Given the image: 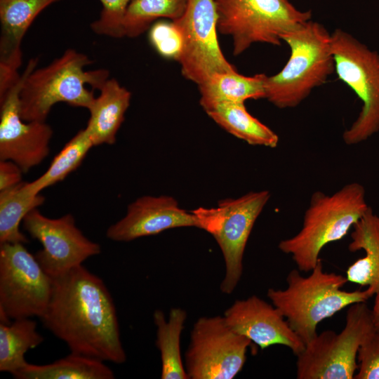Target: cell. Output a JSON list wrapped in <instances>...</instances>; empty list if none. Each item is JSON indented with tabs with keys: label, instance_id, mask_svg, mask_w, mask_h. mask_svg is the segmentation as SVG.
I'll return each instance as SVG.
<instances>
[{
	"label": "cell",
	"instance_id": "6da1fadb",
	"mask_svg": "<svg viewBox=\"0 0 379 379\" xmlns=\"http://www.w3.org/2000/svg\"><path fill=\"white\" fill-rule=\"evenodd\" d=\"M39 319L71 352L118 364L126 360L112 297L103 280L82 265L53 278Z\"/></svg>",
	"mask_w": 379,
	"mask_h": 379
},
{
	"label": "cell",
	"instance_id": "7a4b0ae2",
	"mask_svg": "<svg viewBox=\"0 0 379 379\" xmlns=\"http://www.w3.org/2000/svg\"><path fill=\"white\" fill-rule=\"evenodd\" d=\"M37 62L38 58H32L27 64V73L19 93L20 116L25 121H46L58 102L88 109L95 97L87 86L98 90L109 79L107 69L86 71L93 61L73 48L44 67L36 69Z\"/></svg>",
	"mask_w": 379,
	"mask_h": 379
},
{
	"label": "cell",
	"instance_id": "3957f363",
	"mask_svg": "<svg viewBox=\"0 0 379 379\" xmlns=\"http://www.w3.org/2000/svg\"><path fill=\"white\" fill-rule=\"evenodd\" d=\"M286 282V288H270L267 295L305 345L317 335V327L323 320L373 296L367 288L343 290L347 282L346 277L324 271L321 260L307 277L297 269L291 270Z\"/></svg>",
	"mask_w": 379,
	"mask_h": 379
},
{
	"label": "cell",
	"instance_id": "277c9868",
	"mask_svg": "<svg viewBox=\"0 0 379 379\" xmlns=\"http://www.w3.org/2000/svg\"><path fill=\"white\" fill-rule=\"evenodd\" d=\"M370 208L359 182L346 184L332 194L317 191L299 232L281 240L278 248L291 256L300 272H310L321 260L323 248L344 238Z\"/></svg>",
	"mask_w": 379,
	"mask_h": 379
},
{
	"label": "cell",
	"instance_id": "5b68a950",
	"mask_svg": "<svg viewBox=\"0 0 379 379\" xmlns=\"http://www.w3.org/2000/svg\"><path fill=\"white\" fill-rule=\"evenodd\" d=\"M281 39L290 48V57L279 72L267 77L265 99L279 109L293 108L335 71L331 34L310 20L284 34Z\"/></svg>",
	"mask_w": 379,
	"mask_h": 379
},
{
	"label": "cell",
	"instance_id": "8992f818",
	"mask_svg": "<svg viewBox=\"0 0 379 379\" xmlns=\"http://www.w3.org/2000/svg\"><path fill=\"white\" fill-rule=\"evenodd\" d=\"M218 31L232 41L239 55L256 43L280 46L284 34L310 20V11H300L288 0H215Z\"/></svg>",
	"mask_w": 379,
	"mask_h": 379
},
{
	"label": "cell",
	"instance_id": "52a82bcc",
	"mask_svg": "<svg viewBox=\"0 0 379 379\" xmlns=\"http://www.w3.org/2000/svg\"><path fill=\"white\" fill-rule=\"evenodd\" d=\"M375 330L366 302L351 305L340 332L326 330L317 333L296 356V378L354 379L359 350Z\"/></svg>",
	"mask_w": 379,
	"mask_h": 379
},
{
	"label": "cell",
	"instance_id": "ba28073f",
	"mask_svg": "<svg viewBox=\"0 0 379 379\" xmlns=\"http://www.w3.org/2000/svg\"><path fill=\"white\" fill-rule=\"evenodd\" d=\"M331 50L338 78L363 102L357 119L343 133L344 142L354 145L379 131V53L341 29L331 34Z\"/></svg>",
	"mask_w": 379,
	"mask_h": 379
},
{
	"label": "cell",
	"instance_id": "9c48e42d",
	"mask_svg": "<svg viewBox=\"0 0 379 379\" xmlns=\"http://www.w3.org/2000/svg\"><path fill=\"white\" fill-rule=\"evenodd\" d=\"M270 197L267 190L250 192L237 199L222 200L216 207L192 211L199 228L214 237L222 253L225 274L220 290L223 293H232L241 279L248 239Z\"/></svg>",
	"mask_w": 379,
	"mask_h": 379
},
{
	"label": "cell",
	"instance_id": "30bf717a",
	"mask_svg": "<svg viewBox=\"0 0 379 379\" xmlns=\"http://www.w3.org/2000/svg\"><path fill=\"white\" fill-rule=\"evenodd\" d=\"M53 278L22 243L0 244V321L40 318L50 301Z\"/></svg>",
	"mask_w": 379,
	"mask_h": 379
},
{
	"label": "cell",
	"instance_id": "8fae6325",
	"mask_svg": "<svg viewBox=\"0 0 379 379\" xmlns=\"http://www.w3.org/2000/svg\"><path fill=\"white\" fill-rule=\"evenodd\" d=\"M253 343L235 332L224 317H203L194 324L185 352L191 379H232L242 369Z\"/></svg>",
	"mask_w": 379,
	"mask_h": 379
},
{
	"label": "cell",
	"instance_id": "7c38bea8",
	"mask_svg": "<svg viewBox=\"0 0 379 379\" xmlns=\"http://www.w3.org/2000/svg\"><path fill=\"white\" fill-rule=\"evenodd\" d=\"M173 22L183 39L178 62L186 79L199 85L215 73L237 70L219 44L215 0H189L183 15Z\"/></svg>",
	"mask_w": 379,
	"mask_h": 379
},
{
	"label": "cell",
	"instance_id": "4fadbf2b",
	"mask_svg": "<svg viewBox=\"0 0 379 379\" xmlns=\"http://www.w3.org/2000/svg\"><path fill=\"white\" fill-rule=\"evenodd\" d=\"M22 227L41 244L42 248L34 256L53 278L81 265L101 251L100 244L88 239L77 227L70 213L50 218L34 208L23 219Z\"/></svg>",
	"mask_w": 379,
	"mask_h": 379
},
{
	"label": "cell",
	"instance_id": "5bb4252c",
	"mask_svg": "<svg viewBox=\"0 0 379 379\" xmlns=\"http://www.w3.org/2000/svg\"><path fill=\"white\" fill-rule=\"evenodd\" d=\"M0 100V160L15 163L23 173L41 164L49 154L51 127L46 121H25L20 116L19 93L27 73Z\"/></svg>",
	"mask_w": 379,
	"mask_h": 379
},
{
	"label": "cell",
	"instance_id": "9a60e30c",
	"mask_svg": "<svg viewBox=\"0 0 379 379\" xmlns=\"http://www.w3.org/2000/svg\"><path fill=\"white\" fill-rule=\"evenodd\" d=\"M223 317L235 332L262 350L280 345L288 347L297 356L305 347L281 312L256 295L236 300Z\"/></svg>",
	"mask_w": 379,
	"mask_h": 379
},
{
	"label": "cell",
	"instance_id": "2e32d148",
	"mask_svg": "<svg viewBox=\"0 0 379 379\" xmlns=\"http://www.w3.org/2000/svg\"><path fill=\"white\" fill-rule=\"evenodd\" d=\"M182 227H199L193 211L181 208L170 196H143L128 206L126 215L109 226L106 236L114 241L127 242Z\"/></svg>",
	"mask_w": 379,
	"mask_h": 379
},
{
	"label": "cell",
	"instance_id": "e0dca14e",
	"mask_svg": "<svg viewBox=\"0 0 379 379\" xmlns=\"http://www.w3.org/2000/svg\"><path fill=\"white\" fill-rule=\"evenodd\" d=\"M60 0H0V81L11 84L20 74L21 44L36 16Z\"/></svg>",
	"mask_w": 379,
	"mask_h": 379
},
{
	"label": "cell",
	"instance_id": "ac0fdd59",
	"mask_svg": "<svg viewBox=\"0 0 379 379\" xmlns=\"http://www.w3.org/2000/svg\"><path fill=\"white\" fill-rule=\"evenodd\" d=\"M98 90L99 95L88 109L90 118L85 128L94 146L113 145L130 105L131 93L114 78L107 79Z\"/></svg>",
	"mask_w": 379,
	"mask_h": 379
},
{
	"label": "cell",
	"instance_id": "d6986e66",
	"mask_svg": "<svg viewBox=\"0 0 379 379\" xmlns=\"http://www.w3.org/2000/svg\"><path fill=\"white\" fill-rule=\"evenodd\" d=\"M350 252L363 251L364 255L346 271L347 281L366 286L375 295L379 292V215L371 208L352 227Z\"/></svg>",
	"mask_w": 379,
	"mask_h": 379
},
{
	"label": "cell",
	"instance_id": "ffe728a7",
	"mask_svg": "<svg viewBox=\"0 0 379 379\" xmlns=\"http://www.w3.org/2000/svg\"><path fill=\"white\" fill-rule=\"evenodd\" d=\"M263 73L244 76L237 70L218 72L197 85L199 103L203 109L218 103H244L248 100L265 98V81Z\"/></svg>",
	"mask_w": 379,
	"mask_h": 379
},
{
	"label": "cell",
	"instance_id": "44dd1931",
	"mask_svg": "<svg viewBox=\"0 0 379 379\" xmlns=\"http://www.w3.org/2000/svg\"><path fill=\"white\" fill-rule=\"evenodd\" d=\"M204 111L223 129L249 145L270 148L278 145L277 134L252 116L244 103H218Z\"/></svg>",
	"mask_w": 379,
	"mask_h": 379
},
{
	"label": "cell",
	"instance_id": "7402d4cb",
	"mask_svg": "<svg viewBox=\"0 0 379 379\" xmlns=\"http://www.w3.org/2000/svg\"><path fill=\"white\" fill-rule=\"evenodd\" d=\"M13 376L18 379L114 378L113 371L103 361L74 352L48 364L27 363Z\"/></svg>",
	"mask_w": 379,
	"mask_h": 379
},
{
	"label": "cell",
	"instance_id": "603a6c76",
	"mask_svg": "<svg viewBox=\"0 0 379 379\" xmlns=\"http://www.w3.org/2000/svg\"><path fill=\"white\" fill-rule=\"evenodd\" d=\"M45 198L34 191L29 182L0 191V244L29 242L20 225L26 215L44 204Z\"/></svg>",
	"mask_w": 379,
	"mask_h": 379
},
{
	"label": "cell",
	"instance_id": "cb8c5ba5",
	"mask_svg": "<svg viewBox=\"0 0 379 379\" xmlns=\"http://www.w3.org/2000/svg\"><path fill=\"white\" fill-rule=\"evenodd\" d=\"M157 326L156 345L160 351L162 379H188L180 352V336L187 318L185 310H170L168 320L164 312L157 310L153 315Z\"/></svg>",
	"mask_w": 379,
	"mask_h": 379
},
{
	"label": "cell",
	"instance_id": "d4e9b609",
	"mask_svg": "<svg viewBox=\"0 0 379 379\" xmlns=\"http://www.w3.org/2000/svg\"><path fill=\"white\" fill-rule=\"evenodd\" d=\"M44 337L36 331V323L30 318L14 319L0 324V371L13 375L27 362L26 352L41 344Z\"/></svg>",
	"mask_w": 379,
	"mask_h": 379
},
{
	"label": "cell",
	"instance_id": "484cf974",
	"mask_svg": "<svg viewBox=\"0 0 379 379\" xmlns=\"http://www.w3.org/2000/svg\"><path fill=\"white\" fill-rule=\"evenodd\" d=\"M188 1L131 0L123 21L124 36H140L159 20H178L185 13Z\"/></svg>",
	"mask_w": 379,
	"mask_h": 379
},
{
	"label": "cell",
	"instance_id": "4316f807",
	"mask_svg": "<svg viewBox=\"0 0 379 379\" xmlns=\"http://www.w3.org/2000/svg\"><path fill=\"white\" fill-rule=\"evenodd\" d=\"M93 143L86 128L72 138L53 159L48 169L29 182L32 189L40 193L44 189L63 180L82 163Z\"/></svg>",
	"mask_w": 379,
	"mask_h": 379
},
{
	"label": "cell",
	"instance_id": "83f0119b",
	"mask_svg": "<svg viewBox=\"0 0 379 379\" xmlns=\"http://www.w3.org/2000/svg\"><path fill=\"white\" fill-rule=\"evenodd\" d=\"M151 46L161 57L178 62L182 53L183 39L173 21L159 20L148 29Z\"/></svg>",
	"mask_w": 379,
	"mask_h": 379
},
{
	"label": "cell",
	"instance_id": "f1b7e54d",
	"mask_svg": "<svg viewBox=\"0 0 379 379\" xmlns=\"http://www.w3.org/2000/svg\"><path fill=\"white\" fill-rule=\"evenodd\" d=\"M102 11L91 25L93 32L112 38L124 36L123 21L131 0H100Z\"/></svg>",
	"mask_w": 379,
	"mask_h": 379
},
{
	"label": "cell",
	"instance_id": "f546056e",
	"mask_svg": "<svg viewBox=\"0 0 379 379\" xmlns=\"http://www.w3.org/2000/svg\"><path fill=\"white\" fill-rule=\"evenodd\" d=\"M357 361L354 379H379V331L375 330L362 343Z\"/></svg>",
	"mask_w": 379,
	"mask_h": 379
},
{
	"label": "cell",
	"instance_id": "4dcf8cb0",
	"mask_svg": "<svg viewBox=\"0 0 379 379\" xmlns=\"http://www.w3.org/2000/svg\"><path fill=\"white\" fill-rule=\"evenodd\" d=\"M22 169L10 160H0V191L22 182Z\"/></svg>",
	"mask_w": 379,
	"mask_h": 379
},
{
	"label": "cell",
	"instance_id": "1f68e13d",
	"mask_svg": "<svg viewBox=\"0 0 379 379\" xmlns=\"http://www.w3.org/2000/svg\"><path fill=\"white\" fill-rule=\"evenodd\" d=\"M375 295L374 303L371 312L374 328L375 331H379V292Z\"/></svg>",
	"mask_w": 379,
	"mask_h": 379
}]
</instances>
